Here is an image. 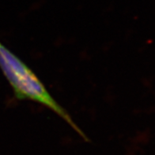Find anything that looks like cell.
<instances>
[{
  "label": "cell",
  "mask_w": 155,
  "mask_h": 155,
  "mask_svg": "<svg viewBox=\"0 0 155 155\" xmlns=\"http://www.w3.org/2000/svg\"><path fill=\"white\" fill-rule=\"evenodd\" d=\"M0 69L18 100H30L43 105L60 117L75 132L87 140L67 110L53 98L33 71L0 42Z\"/></svg>",
  "instance_id": "6da1fadb"
}]
</instances>
